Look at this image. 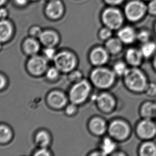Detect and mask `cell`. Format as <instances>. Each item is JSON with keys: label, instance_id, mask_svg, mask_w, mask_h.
<instances>
[{"label": "cell", "instance_id": "1", "mask_svg": "<svg viewBox=\"0 0 156 156\" xmlns=\"http://www.w3.org/2000/svg\"><path fill=\"white\" fill-rule=\"evenodd\" d=\"M126 87L135 92L145 91L148 82L145 75L137 68H128L124 75Z\"/></svg>", "mask_w": 156, "mask_h": 156}, {"label": "cell", "instance_id": "2", "mask_svg": "<svg viewBox=\"0 0 156 156\" xmlns=\"http://www.w3.org/2000/svg\"><path fill=\"white\" fill-rule=\"evenodd\" d=\"M91 80L97 88L108 89L114 83L115 73L108 68L98 67L91 72Z\"/></svg>", "mask_w": 156, "mask_h": 156}, {"label": "cell", "instance_id": "3", "mask_svg": "<svg viewBox=\"0 0 156 156\" xmlns=\"http://www.w3.org/2000/svg\"><path fill=\"white\" fill-rule=\"evenodd\" d=\"M91 87L86 80H81L70 89L69 98L73 104L79 105L83 103L88 98L91 92Z\"/></svg>", "mask_w": 156, "mask_h": 156}, {"label": "cell", "instance_id": "4", "mask_svg": "<svg viewBox=\"0 0 156 156\" xmlns=\"http://www.w3.org/2000/svg\"><path fill=\"white\" fill-rule=\"evenodd\" d=\"M55 66L62 73H70L76 65V58L71 52L63 51L58 53L54 59Z\"/></svg>", "mask_w": 156, "mask_h": 156}, {"label": "cell", "instance_id": "5", "mask_svg": "<svg viewBox=\"0 0 156 156\" xmlns=\"http://www.w3.org/2000/svg\"><path fill=\"white\" fill-rule=\"evenodd\" d=\"M102 20L106 27L112 30H116L121 27L124 22V17L119 9L110 7L106 9L102 13Z\"/></svg>", "mask_w": 156, "mask_h": 156}, {"label": "cell", "instance_id": "6", "mask_svg": "<svg viewBox=\"0 0 156 156\" xmlns=\"http://www.w3.org/2000/svg\"><path fill=\"white\" fill-rule=\"evenodd\" d=\"M147 6L143 2L137 0L128 2L124 8V14L129 21H137L144 16Z\"/></svg>", "mask_w": 156, "mask_h": 156}, {"label": "cell", "instance_id": "7", "mask_svg": "<svg viewBox=\"0 0 156 156\" xmlns=\"http://www.w3.org/2000/svg\"><path fill=\"white\" fill-rule=\"evenodd\" d=\"M48 68V61L44 56L34 55L27 62L28 72L33 76H41L46 73Z\"/></svg>", "mask_w": 156, "mask_h": 156}, {"label": "cell", "instance_id": "8", "mask_svg": "<svg viewBox=\"0 0 156 156\" xmlns=\"http://www.w3.org/2000/svg\"><path fill=\"white\" fill-rule=\"evenodd\" d=\"M109 133L113 139L118 140H124L128 136L130 129L126 122L122 120H114L109 127Z\"/></svg>", "mask_w": 156, "mask_h": 156}, {"label": "cell", "instance_id": "9", "mask_svg": "<svg viewBox=\"0 0 156 156\" xmlns=\"http://www.w3.org/2000/svg\"><path fill=\"white\" fill-rule=\"evenodd\" d=\"M137 135L143 139H150L156 135V125L150 119L142 120L136 128Z\"/></svg>", "mask_w": 156, "mask_h": 156}, {"label": "cell", "instance_id": "10", "mask_svg": "<svg viewBox=\"0 0 156 156\" xmlns=\"http://www.w3.org/2000/svg\"><path fill=\"white\" fill-rule=\"evenodd\" d=\"M46 101L52 108L60 109L66 105L68 99L65 95L61 91H53L47 95Z\"/></svg>", "mask_w": 156, "mask_h": 156}, {"label": "cell", "instance_id": "11", "mask_svg": "<svg viewBox=\"0 0 156 156\" xmlns=\"http://www.w3.org/2000/svg\"><path fill=\"white\" fill-rule=\"evenodd\" d=\"M90 60L91 63L96 66H101L106 63L109 59V52L103 48H96L93 49L90 54Z\"/></svg>", "mask_w": 156, "mask_h": 156}, {"label": "cell", "instance_id": "12", "mask_svg": "<svg viewBox=\"0 0 156 156\" xmlns=\"http://www.w3.org/2000/svg\"><path fill=\"white\" fill-rule=\"evenodd\" d=\"M97 106L102 111L110 112L115 106V100L112 96L107 93H102L96 99Z\"/></svg>", "mask_w": 156, "mask_h": 156}, {"label": "cell", "instance_id": "13", "mask_svg": "<svg viewBox=\"0 0 156 156\" xmlns=\"http://www.w3.org/2000/svg\"><path fill=\"white\" fill-rule=\"evenodd\" d=\"M63 11V5L59 0H51L46 6V13L53 19H57L61 17Z\"/></svg>", "mask_w": 156, "mask_h": 156}, {"label": "cell", "instance_id": "14", "mask_svg": "<svg viewBox=\"0 0 156 156\" xmlns=\"http://www.w3.org/2000/svg\"><path fill=\"white\" fill-rule=\"evenodd\" d=\"M118 38L125 44H131L137 38V34L133 28L127 26L121 28L118 33Z\"/></svg>", "mask_w": 156, "mask_h": 156}, {"label": "cell", "instance_id": "15", "mask_svg": "<svg viewBox=\"0 0 156 156\" xmlns=\"http://www.w3.org/2000/svg\"><path fill=\"white\" fill-rule=\"evenodd\" d=\"M89 127L95 135H103L106 130V124L104 119L99 117H94L91 119Z\"/></svg>", "mask_w": 156, "mask_h": 156}, {"label": "cell", "instance_id": "16", "mask_svg": "<svg viewBox=\"0 0 156 156\" xmlns=\"http://www.w3.org/2000/svg\"><path fill=\"white\" fill-rule=\"evenodd\" d=\"M40 42L46 47H54L59 41L58 36L53 31H45L40 35Z\"/></svg>", "mask_w": 156, "mask_h": 156}, {"label": "cell", "instance_id": "17", "mask_svg": "<svg viewBox=\"0 0 156 156\" xmlns=\"http://www.w3.org/2000/svg\"><path fill=\"white\" fill-rule=\"evenodd\" d=\"M143 57L141 51L134 48L128 49L126 53L127 61L134 67L140 65Z\"/></svg>", "mask_w": 156, "mask_h": 156}, {"label": "cell", "instance_id": "18", "mask_svg": "<svg viewBox=\"0 0 156 156\" xmlns=\"http://www.w3.org/2000/svg\"><path fill=\"white\" fill-rule=\"evenodd\" d=\"M23 50L26 55H37L40 50V45L37 41L33 38H28L26 40L23 45Z\"/></svg>", "mask_w": 156, "mask_h": 156}, {"label": "cell", "instance_id": "19", "mask_svg": "<svg viewBox=\"0 0 156 156\" xmlns=\"http://www.w3.org/2000/svg\"><path fill=\"white\" fill-rule=\"evenodd\" d=\"M13 28L10 23L6 20L0 21V42H4L10 38Z\"/></svg>", "mask_w": 156, "mask_h": 156}, {"label": "cell", "instance_id": "20", "mask_svg": "<svg viewBox=\"0 0 156 156\" xmlns=\"http://www.w3.org/2000/svg\"><path fill=\"white\" fill-rule=\"evenodd\" d=\"M106 49L112 55H116L122 50V42L119 38H110L106 43Z\"/></svg>", "mask_w": 156, "mask_h": 156}, {"label": "cell", "instance_id": "21", "mask_svg": "<svg viewBox=\"0 0 156 156\" xmlns=\"http://www.w3.org/2000/svg\"><path fill=\"white\" fill-rule=\"evenodd\" d=\"M35 141L40 148H47L50 144V136L46 131H39L35 135Z\"/></svg>", "mask_w": 156, "mask_h": 156}, {"label": "cell", "instance_id": "22", "mask_svg": "<svg viewBox=\"0 0 156 156\" xmlns=\"http://www.w3.org/2000/svg\"><path fill=\"white\" fill-rule=\"evenodd\" d=\"M142 116L146 119H151L156 116V104L147 102L142 106Z\"/></svg>", "mask_w": 156, "mask_h": 156}, {"label": "cell", "instance_id": "23", "mask_svg": "<svg viewBox=\"0 0 156 156\" xmlns=\"http://www.w3.org/2000/svg\"><path fill=\"white\" fill-rule=\"evenodd\" d=\"M139 152L142 156H156V145L151 142L144 143L139 148Z\"/></svg>", "mask_w": 156, "mask_h": 156}, {"label": "cell", "instance_id": "24", "mask_svg": "<svg viewBox=\"0 0 156 156\" xmlns=\"http://www.w3.org/2000/svg\"><path fill=\"white\" fill-rule=\"evenodd\" d=\"M116 149V144L109 137L104 139L101 144V152L103 155H108L114 152Z\"/></svg>", "mask_w": 156, "mask_h": 156}, {"label": "cell", "instance_id": "25", "mask_svg": "<svg viewBox=\"0 0 156 156\" xmlns=\"http://www.w3.org/2000/svg\"><path fill=\"white\" fill-rule=\"evenodd\" d=\"M140 51L143 57L148 58L151 57L156 51V44L155 43L148 41L143 43Z\"/></svg>", "mask_w": 156, "mask_h": 156}, {"label": "cell", "instance_id": "26", "mask_svg": "<svg viewBox=\"0 0 156 156\" xmlns=\"http://www.w3.org/2000/svg\"><path fill=\"white\" fill-rule=\"evenodd\" d=\"M13 132L8 126L0 125V144H4L10 141Z\"/></svg>", "mask_w": 156, "mask_h": 156}, {"label": "cell", "instance_id": "27", "mask_svg": "<svg viewBox=\"0 0 156 156\" xmlns=\"http://www.w3.org/2000/svg\"><path fill=\"white\" fill-rule=\"evenodd\" d=\"M127 69L126 64L123 62H117L113 67V72L119 76H124Z\"/></svg>", "mask_w": 156, "mask_h": 156}, {"label": "cell", "instance_id": "28", "mask_svg": "<svg viewBox=\"0 0 156 156\" xmlns=\"http://www.w3.org/2000/svg\"><path fill=\"white\" fill-rule=\"evenodd\" d=\"M59 70L56 67L49 68L46 72V76L48 80H57L59 75Z\"/></svg>", "mask_w": 156, "mask_h": 156}, {"label": "cell", "instance_id": "29", "mask_svg": "<svg viewBox=\"0 0 156 156\" xmlns=\"http://www.w3.org/2000/svg\"><path fill=\"white\" fill-rule=\"evenodd\" d=\"M112 35V30L107 27L102 28L99 32V38L102 40L107 41L111 38Z\"/></svg>", "mask_w": 156, "mask_h": 156}, {"label": "cell", "instance_id": "30", "mask_svg": "<svg viewBox=\"0 0 156 156\" xmlns=\"http://www.w3.org/2000/svg\"><path fill=\"white\" fill-rule=\"evenodd\" d=\"M43 53L44 55V57L47 60H54L55 56L56 55V52L54 47H46L43 51Z\"/></svg>", "mask_w": 156, "mask_h": 156}, {"label": "cell", "instance_id": "31", "mask_svg": "<svg viewBox=\"0 0 156 156\" xmlns=\"http://www.w3.org/2000/svg\"><path fill=\"white\" fill-rule=\"evenodd\" d=\"M82 73L79 70H72L69 76V80L73 83H77L82 80Z\"/></svg>", "mask_w": 156, "mask_h": 156}, {"label": "cell", "instance_id": "32", "mask_svg": "<svg viewBox=\"0 0 156 156\" xmlns=\"http://www.w3.org/2000/svg\"><path fill=\"white\" fill-rule=\"evenodd\" d=\"M150 37L151 35L149 32L147 30H142L139 32L137 34V39L139 40V42L142 43L147 42L148 41H150Z\"/></svg>", "mask_w": 156, "mask_h": 156}, {"label": "cell", "instance_id": "33", "mask_svg": "<svg viewBox=\"0 0 156 156\" xmlns=\"http://www.w3.org/2000/svg\"><path fill=\"white\" fill-rule=\"evenodd\" d=\"M146 94L150 97L156 95V84L154 83L148 84L145 90Z\"/></svg>", "mask_w": 156, "mask_h": 156}, {"label": "cell", "instance_id": "34", "mask_svg": "<svg viewBox=\"0 0 156 156\" xmlns=\"http://www.w3.org/2000/svg\"><path fill=\"white\" fill-rule=\"evenodd\" d=\"M77 111L76 105L72 103L66 106L65 108V113L69 116H72L76 113Z\"/></svg>", "mask_w": 156, "mask_h": 156}, {"label": "cell", "instance_id": "35", "mask_svg": "<svg viewBox=\"0 0 156 156\" xmlns=\"http://www.w3.org/2000/svg\"><path fill=\"white\" fill-rule=\"evenodd\" d=\"M147 10L149 13L156 16V0H151L147 6Z\"/></svg>", "mask_w": 156, "mask_h": 156}, {"label": "cell", "instance_id": "36", "mask_svg": "<svg viewBox=\"0 0 156 156\" xmlns=\"http://www.w3.org/2000/svg\"><path fill=\"white\" fill-rule=\"evenodd\" d=\"M36 156H50L51 154L46 148H40L37 150L34 154Z\"/></svg>", "mask_w": 156, "mask_h": 156}, {"label": "cell", "instance_id": "37", "mask_svg": "<svg viewBox=\"0 0 156 156\" xmlns=\"http://www.w3.org/2000/svg\"><path fill=\"white\" fill-rule=\"evenodd\" d=\"M31 34L32 36L33 37H40V35L42 33L41 30L40 28L38 27H35L32 28L31 30Z\"/></svg>", "mask_w": 156, "mask_h": 156}, {"label": "cell", "instance_id": "38", "mask_svg": "<svg viewBox=\"0 0 156 156\" xmlns=\"http://www.w3.org/2000/svg\"><path fill=\"white\" fill-rule=\"evenodd\" d=\"M107 4L111 6H116L122 3L124 0H104Z\"/></svg>", "mask_w": 156, "mask_h": 156}, {"label": "cell", "instance_id": "39", "mask_svg": "<svg viewBox=\"0 0 156 156\" xmlns=\"http://www.w3.org/2000/svg\"><path fill=\"white\" fill-rule=\"evenodd\" d=\"M6 85V80L3 75L0 74V90L4 89Z\"/></svg>", "mask_w": 156, "mask_h": 156}, {"label": "cell", "instance_id": "40", "mask_svg": "<svg viewBox=\"0 0 156 156\" xmlns=\"http://www.w3.org/2000/svg\"><path fill=\"white\" fill-rule=\"evenodd\" d=\"M7 16V11L4 9H0V18L4 19Z\"/></svg>", "mask_w": 156, "mask_h": 156}, {"label": "cell", "instance_id": "41", "mask_svg": "<svg viewBox=\"0 0 156 156\" xmlns=\"http://www.w3.org/2000/svg\"><path fill=\"white\" fill-rule=\"evenodd\" d=\"M15 1L18 5H24L26 4V3L28 2V0H15Z\"/></svg>", "mask_w": 156, "mask_h": 156}, {"label": "cell", "instance_id": "42", "mask_svg": "<svg viewBox=\"0 0 156 156\" xmlns=\"http://www.w3.org/2000/svg\"><path fill=\"white\" fill-rule=\"evenodd\" d=\"M153 64L154 66V67L156 70V55L154 56V61H153Z\"/></svg>", "mask_w": 156, "mask_h": 156}, {"label": "cell", "instance_id": "43", "mask_svg": "<svg viewBox=\"0 0 156 156\" xmlns=\"http://www.w3.org/2000/svg\"><path fill=\"white\" fill-rule=\"evenodd\" d=\"M6 2V0H0V6L4 4V2Z\"/></svg>", "mask_w": 156, "mask_h": 156}, {"label": "cell", "instance_id": "44", "mask_svg": "<svg viewBox=\"0 0 156 156\" xmlns=\"http://www.w3.org/2000/svg\"><path fill=\"white\" fill-rule=\"evenodd\" d=\"M1 43L0 42V50H1V48H2V45H1Z\"/></svg>", "mask_w": 156, "mask_h": 156}, {"label": "cell", "instance_id": "45", "mask_svg": "<svg viewBox=\"0 0 156 156\" xmlns=\"http://www.w3.org/2000/svg\"><path fill=\"white\" fill-rule=\"evenodd\" d=\"M155 30H156V26H155Z\"/></svg>", "mask_w": 156, "mask_h": 156}, {"label": "cell", "instance_id": "46", "mask_svg": "<svg viewBox=\"0 0 156 156\" xmlns=\"http://www.w3.org/2000/svg\"><path fill=\"white\" fill-rule=\"evenodd\" d=\"M144 1H150L151 0H144Z\"/></svg>", "mask_w": 156, "mask_h": 156}, {"label": "cell", "instance_id": "47", "mask_svg": "<svg viewBox=\"0 0 156 156\" xmlns=\"http://www.w3.org/2000/svg\"></svg>", "mask_w": 156, "mask_h": 156}]
</instances>
